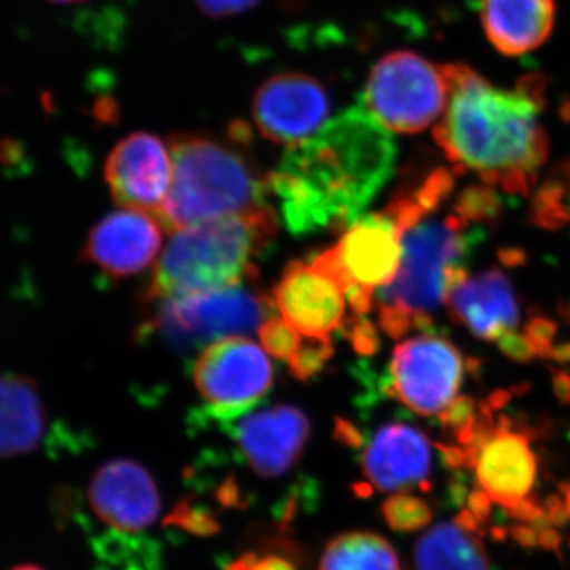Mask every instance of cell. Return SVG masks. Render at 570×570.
Here are the masks:
<instances>
[{
    "mask_svg": "<svg viewBox=\"0 0 570 570\" xmlns=\"http://www.w3.org/2000/svg\"><path fill=\"white\" fill-rule=\"evenodd\" d=\"M403 257L395 279L376 292L379 326L392 337L431 330V314L448 303L453 285L468 276L464 258L480 239L459 214H423L401 225Z\"/></svg>",
    "mask_w": 570,
    "mask_h": 570,
    "instance_id": "4",
    "label": "cell"
},
{
    "mask_svg": "<svg viewBox=\"0 0 570 570\" xmlns=\"http://www.w3.org/2000/svg\"><path fill=\"white\" fill-rule=\"evenodd\" d=\"M273 206L175 232L154 268L146 302L220 291L255 279L257 258L275 242Z\"/></svg>",
    "mask_w": 570,
    "mask_h": 570,
    "instance_id": "3",
    "label": "cell"
},
{
    "mask_svg": "<svg viewBox=\"0 0 570 570\" xmlns=\"http://www.w3.org/2000/svg\"><path fill=\"white\" fill-rule=\"evenodd\" d=\"M456 444L464 468L474 471L479 490L505 512L531 501L538 480V459L524 431L513 430L505 419L494 420L491 406H480L474 425L461 431Z\"/></svg>",
    "mask_w": 570,
    "mask_h": 570,
    "instance_id": "9",
    "label": "cell"
},
{
    "mask_svg": "<svg viewBox=\"0 0 570 570\" xmlns=\"http://www.w3.org/2000/svg\"><path fill=\"white\" fill-rule=\"evenodd\" d=\"M163 228L156 217L138 209L108 214L89 232L82 261L108 279L140 275L159 254Z\"/></svg>",
    "mask_w": 570,
    "mask_h": 570,
    "instance_id": "16",
    "label": "cell"
},
{
    "mask_svg": "<svg viewBox=\"0 0 570 570\" xmlns=\"http://www.w3.org/2000/svg\"><path fill=\"white\" fill-rule=\"evenodd\" d=\"M557 392L561 400H570V379L566 374L557 377Z\"/></svg>",
    "mask_w": 570,
    "mask_h": 570,
    "instance_id": "33",
    "label": "cell"
},
{
    "mask_svg": "<svg viewBox=\"0 0 570 570\" xmlns=\"http://www.w3.org/2000/svg\"><path fill=\"white\" fill-rule=\"evenodd\" d=\"M463 376L459 348L442 337L422 335L397 344L384 389L414 414L439 417L459 395Z\"/></svg>",
    "mask_w": 570,
    "mask_h": 570,
    "instance_id": "11",
    "label": "cell"
},
{
    "mask_svg": "<svg viewBox=\"0 0 570 570\" xmlns=\"http://www.w3.org/2000/svg\"><path fill=\"white\" fill-rule=\"evenodd\" d=\"M382 517L393 531L415 532L430 524L433 510L422 498L400 491L385 499L382 504Z\"/></svg>",
    "mask_w": 570,
    "mask_h": 570,
    "instance_id": "24",
    "label": "cell"
},
{
    "mask_svg": "<svg viewBox=\"0 0 570 570\" xmlns=\"http://www.w3.org/2000/svg\"><path fill=\"white\" fill-rule=\"evenodd\" d=\"M333 355V341L321 337H307L303 340L296 354L288 360L292 376L296 381H311L325 370L326 363Z\"/></svg>",
    "mask_w": 570,
    "mask_h": 570,
    "instance_id": "25",
    "label": "cell"
},
{
    "mask_svg": "<svg viewBox=\"0 0 570 570\" xmlns=\"http://www.w3.org/2000/svg\"><path fill=\"white\" fill-rule=\"evenodd\" d=\"M195 389L204 397L194 422H227L253 411L275 382L265 348L245 336L225 337L206 346L193 366Z\"/></svg>",
    "mask_w": 570,
    "mask_h": 570,
    "instance_id": "10",
    "label": "cell"
},
{
    "mask_svg": "<svg viewBox=\"0 0 570 570\" xmlns=\"http://www.w3.org/2000/svg\"><path fill=\"white\" fill-rule=\"evenodd\" d=\"M562 494H564V508L568 515H570V482L562 485Z\"/></svg>",
    "mask_w": 570,
    "mask_h": 570,
    "instance_id": "34",
    "label": "cell"
},
{
    "mask_svg": "<svg viewBox=\"0 0 570 570\" xmlns=\"http://www.w3.org/2000/svg\"><path fill=\"white\" fill-rule=\"evenodd\" d=\"M450 314L483 341H498L520 322L519 299L501 269L464 276L450 291Z\"/></svg>",
    "mask_w": 570,
    "mask_h": 570,
    "instance_id": "19",
    "label": "cell"
},
{
    "mask_svg": "<svg viewBox=\"0 0 570 570\" xmlns=\"http://www.w3.org/2000/svg\"><path fill=\"white\" fill-rule=\"evenodd\" d=\"M444 70L449 100L434 140L455 170L475 171L505 193H530L549 154L540 124L542 82L528 77L515 89H501L464 63H448Z\"/></svg>",
    "mask_w": 570,
    "mask_h": 570,
    "instance_id": "2",
    "label": "cell"
},
{
    "mask_svg": "<svg viewBox=\"0 0 570 570\" xmlns=\"http://www.w3.org/2000/svg\"><path fill=\"white\" fill-rule=\"evenodd\" d=\"M10 570H45V569L39 568V566L22 564V566H18V568H13Z\"/></svg>",
    "mask_w": 570,
    "mask_h": 570,
    "instance_id": "36",
    "label": "cell"
},
{
    "mask_svg": "<svg viewBox=\"0 0 570 570\" xmlns=\"http://www.w3.org/2000/svg\"><path fill=\"white\" fill-rule=\"evenodd\" d=\"M502 204L504 202L497 194V189L482 186L468 187L456 198L455 214L469 224L483 223L498 217L501 214Z\"/></svg>",
    "mask_w": 570,
    "mask_h": 570,
    "instance_id": "26",
    "label": "cell"
},
{
    "mask_svg": "<svg viewBox=\"0 0 570 570\" xmlns=\"http://www.w3.org/2000/svg\"><path fill=\"white\" fill-rule=\"evenodd\" d=\"M343 330H346V336L358 354L374 355L379 351L377 328L366 317L352 316Z\"/></svg>",
    "mask_w": 570,
    "mask_h": 570,
    "instance_id": "28",
    "label": "cell"
},
{
    "mask_svg": "<svg viewBox=\"0 0 570 570\" xmlns=\"http://www.w3.org/2000/svg\"><path fill=\"white\" fill-rule=\"evenodd\" d=\"M499 348L504 352L509 358L515 362H530V360L539 356L538 348L534 343L527 335H519V333L510 332L508 335L498 341Z\"/></svg>",
    "mask_w": 570,
    "mask_h": 570,
    "instance_id": "31",
    "label": "cell"
},
{
    "mask_svg": "<svg viewBox=\"0 0 570 570\" xmlns=\"http://www.w3.org/2000/svg\"><path fill=\"white\" fill-rule=\"evenodd\" d=\"M89 504L104 524L124 534L148 530L163 509L159 490L148 469L126 459L107 461L94 474Z\"/></svg>",
    "mask_w": 570,
    "mask_h": 570,
    "instance_id": "17",
    "label": "cell"
},
{
    "mask_svg": "<svg viewBox=\"0 0 570 570\" xmlns=\"http://www.w3.org/2000/svg\"><path fill=\"white\" fill-rule=\"evenodd\" d=\"M227 570H296L294 562L279 554L246 553L230 562Z\"/></svg>",
    "mask_w": 570,
    "mask_h": 570,
    "instance_id": "29",
    "label": "cell"
},
{
    "mask_svg": "<svg viewBox=\"0 0 570 570\" xmlns=\"http://www.w3.org/2000/svg\"><path fill=\"white\" fill-rule=\"evenodd\" d=\"M321 570H401L396 551L374 532L337 535L322 554Z\"/></svg>",
    "mask_w": 570,
    "mask_h": 570,
    "instance_id": "23",
    "label": "cell"
},
{
    "mask_svg": "<svg viewBox=\"0 0 570 570\" xmlns=\"http://www.w3.org/2000/svg\"><path fill=\"white\" fill-rule=\"evenodd\" d=\"M50 2H55V3H73V2H81V0H50Z\"/></svg>",
    "mask_w": 570,
    "mask_h": 570,
    "instance_id": "37",
    "label": "cell"
},
{
    "mask_svg": "<svg viewBox=\"0 0 570 570\" xmlns=\"http://www.w3.org/2000/svg\"><path fill=\"white\" fill-rule=\"evenodd\" d=\"M220 430L234 439L239 455L255 474L277 479L302 459L311 436L309 419L291 404L257 409L227 422Z\"/></svg>",
    "mask_w": 570,
    "mask_h": 570,
    "instance_id": "12",
    "label": "cell"
},
{
    "mask_svg": "<svg viewBox=\"0 0 570 570\" xmlns=\"http://www.w3.org/2000/svg\"><path fill=\"white\" fill-rule=\"evenodd\" d=\"M554 0H482L480 20L487 39L505 56L538 50L554 26Z\"/></svg>",
    "mask_w": 570,
    "mask_h": 570,
    "instance_id": "20",
    "label": "cell"
},
{
    "mask_svg": "<svg viewBox=\"0 0 570 570\" xmlns=\"http://www.w3.org/2000/svg\"><path fill=\"white\" fill-rule=\"evenodd\" d=\"M433 466L430 439L407 423L379 428L363 448L362 471L366 483L382 493H400L422 487Z\"/></svg>",
    "mask_w": 570,
    "mask_h": 570,
    "instance_id": "18",
    "label": "cell"
},
{
    "mask_svg": "<svg viewBox=\"0 0 570 570\" xmlns=\"http://www.w3.org/2000/svg\"><path fill=\"white\" fill-rule=\"evenodd\" d=\"M448 100L444 66H434L415 52H390L367 78L366 110L390 132H422L441 119Z\"/></svg>",
    "mask_w": 570,
    "mask_h": 570,
    "instance_id": "8",
    "label": "cell"
},
{
    "mask_svg": "<svg viewBox=\"0 0 570 570\" xmlns=\"http://www.w3.org/2000/svg\"><path fill=\"white\" fill-rule=\"evenodd\" d=\"M258 336L266 354L285 363L296 354L305 340V336L296 332L294 326L287 324L283 317H269L258 330Z\"/></svg>",
    "mask_w": 570,
    "mask_h": 570,
    "instance_id": "27",
    "label": "cell"
},
{
    "mask_svg": "<svg viewBox=\"0 0 570 570\" xmlns=\"http://www.w3.org/2000/svg\"><path fill=\"white\" fill-rule=\"evenodd\" d=\"M561 174H562V178H566V181H568L570 184V160L568 164L562 165Z\"/></svg>",
    "mask_w": 570,
    "mask_h": 570,
    "instance_id": "35",
    "label": "cell"
},
{
    "mask_svg": "<svg viewBox=\"0 0 570 570\" xmlns=\"http://www.w3.org/2000/svg\"><path fill=\"white\" fill-rule=\"evenodd\" d=\"M330 107L328 92L317 78L287 71L258 88L253 116L258 132L269 141L294 146L309 140L325 126Z\"/></svg>",
    "mask_w": 570,
    "mask_h": 570,
    "instance_id": "13",
    "label": "cell"
},
{
    "mask_svg": "<svg viewBox=\"0 0 570 570\" xmlns=\"http://www.w3.org/2000/svg\"><path fill=\"white\" fill-rule=\"evenodd\" d=\"M269 296L281 317L303 336L332 340L346 325L343 285L313 262H291Z\"/></svg>",
    "mask_w": 570,
    "mask_h": 570,
    "instance_id": "14",
    "label": "cell"
},
{
    "mask_svg": "<svg viewBox=\"0 0 570 570\" xmlns=\"http://www.w3.org/2000/svg\"><path fill=\"white\" fill-rule=\"evenodd\" d=\"M261 0H195L198 9L212 18H228L254 9Z\"/></svg>",
    "mask_w": 570,
    "mask_h": 570,
    "instance_id": "30",
    "label": "cell"
},
{
    "mask_svg": "<svg viewBox=\"0 0 570 570\" xmlns=\"http://www.w3.org/2000/svg\"><path fill=\"white\" fill-rule=\"evenodd\" d=\"M401 257V228L384 209L360 217L335 246L311 262L343 285L352 316L366 317L376 303L379 288L395 279Z\"/></svg>",
    "mask_w": 570,
    "mask_h": 570,
    "instance_id": "7",
    "label": "cell"
},
{
    "mask_svg": "<svg viewBox=\"0 0 570 570\" xmlns=\"http://www.w3.org/2000/svg\"><path fill=\"white\" fill-rule=\"evenodd\" d=\"M395 160L387 127L365 107H352L309 140L288 146L265 176L266 194L294 235L346 230L392 178Z\"/></svg>",
    "mask_w": 570,
    "mask_h": 570,
    "instance_id": "1",
    "label": "cell"
},
{
    "mask_svg": "<svg viewBox=\"0 0 570 570\" xmlns=\"http://www.w3.org/2000/svg\"><path fill=\"white\" fill-rule=\"evenodd\" d=\"M415 570H490L479 532L459 520L434 524L414 549Z\"/></svg>",
    "mask_w": 570,
    "mask_h": 570,
    "instance_id": "22",
    "label": "cell"
},
{
    "mask_svg": "<svg viewBox=\"0 0 570 570\" xmlns=\"http://www.w3.org/2000/svg\"><path fill=\"white\" fill-rule=\"evenodd\" d=\"M141 332L179 352H194L225 337L249 336L273 317L272 296L239 284L205 294L153 303Z\"/></svg>",
    "mask_w": 570,
    "mask_h": 570,
    "instance_id": "6",
    "label": "cell"
},
{
    "mask_svg": "<svg viewBox=\"0 0 570 570\" xmlns=\"http://www.w3.org/2000/svg\"><path fill=\"white\" fill-rule=\"evenodd\" d=\"M47 430L48 409L36 382L22 374H0V459L32 453Z\"/></svg>",
    "mask_w": 570,
    "mask_h": 570,
    "instance_id": "21",
    "label": "cell"
},
{
    "mask_svg": "<svg viewBox=\"0 0 570 570\" xmlns=\"http://www.w3.org/2000/svg\"><path fill=\"white\" fill-rule=\"evenodd\" d=\"M171 178L170 148L153 134L124 138L105 164V179L116 204L138 212H159L170 193Z\"/></svg>",
    "mask_w": 570,
    "mask_h": 570,
    "instance_id": "15",
    "label": "cell"
},
{
    "mask_svg": "<svg viewBox=\"0 0 570 570\" xmlns=\"http://www.w3.org/2000/svg\"><path fill=\"white\" fill-rule=\"evenodd\" d=\"M174 178L156 213L168 232L268 208L265 178L242 149L208 135H176L170 140Z\"/></svg>",
    "mask_w": 570,
    "mask_h": 570,
    "instance_id": "5",
    "label": "cell"
},
{
    "mask_svg": "<svg viewBox=\"0 0 570 570\" xmlns=\"http://www.w3.org/2000/svg\"><path fill=\"white\" fill-rule=\"evenodd\" d=\"M524 335L534 343L539 356H549L551 348H553L551 343H553V337L557 335V326L549 318L534 317L528 324Z\"/></svg>",
    "mask_w": 570,
    "mask_h": 570,
    "instance_id": "32",
    "label": "cell"
}]
</instances>
